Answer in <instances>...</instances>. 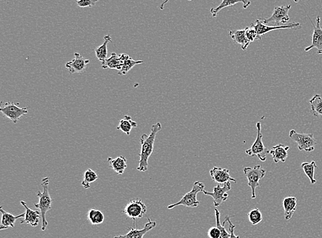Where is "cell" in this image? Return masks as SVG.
I'll list each match as a JSON object with an SVG mask.
<instances>
[{
	"instance_id": "cell-17",
	"label": "cell",
	"mask_w": 322,
	"mask_h": 238,
	"mask_svg": "<svg viewBox=\"0 0 322 238\" xmlns=\"http://www.w3.org/2000/svg\"><path fill=\"white\" fill-rule=\"evenodd\" d=\"M126 56V54L123 53L118 55L116 53H112L111 56L102 63V68L103 69H115L121 71Z\"/></svg>"
},
{
	"instance_id": "cell-13",
	"label": "cell",
	"mask_w": 322,
	"mask_h": 238,
	"mask_svg": "<svg viewBox=\"0 0 322 238\" xmlns=\"http://www.w3.org/2000/svg\"><path fill=\"white\" fill-rule=\"evenodd\" d=\"M74 56V60L65 64L66 68L68 69L70 74L84 72L86 67L90 64V60H85L84 57L78 53H75Z\"/></svg>"
},
{
	"instance_id": "cell-27",
	"label": "cell",
	"mask_w": 322,
	"mask_h": 238,
	"mask_svg": "<svg viewBox=\"0 0 322 238\" xmlns=\"http://www.w3.org/2000/svg\"><path fill=\"white\" fill-rule=\"evenodd\" d=\"M301 168L304 170V173L309 178L311 185H315L317 183V180L315 178V173L316 169L318 168L316 163L315 161L310 163H303L301 165Z\"/></svg>"
},
{
	"instance_id": "cell-25",
	"label": "cell",
	"mask_w": 322,
	"mask_h": 238,
	"mask_svg": "<svg viewBox=\"0 0 322 238\" xmlns=\"http://www.w3.org/2000/svg\"><path fill=\"white\" fill-rule=\"evenodd\" d=\"M311 111L313 116L322 119V97L321 95H316L309 101Z\"/></svg>"
},
{
	"instance_id": "cell-36",
	"label": "cell",
	"mask_w": 322,
	"mask_h": 238,
	"mask_svg": "<svg viewBox=\"0 0 322 238\" xmlns=\"http://www.w3.org/2000/svg\"><path fill=\"white\" fill-rule=\"evenodd\" d=\"M231 216H228L227 222L229 223V234H230V237L229 238H240L239 236L235 235L234 229L236 226L233 225L230 221V218Z\"/></svg>"
},
{
	"instance_id": "cell-20",
	"label": "cell",
	"mask_w": 322,
	"mask_h": 238,
	"mask_svg": "<svg viewBox=\"0 0 322 238\" xmlns=\"http://www.w3.org/2000/svg\"><path fill=\"white\" fill-rule=\"evenodd\" d=\"M108 163L109 168L118 175L123 174L127 168V160L124 156H118L115 159L109 157L108 159Z\"/></svg>"
},
{
	"instance_id": "cell-38",
	"label": "cell",
	"mask_w": 322,
	"mask_h": 238,
	"mask_svg": "<svg viewBox=\"0 0 322 238\" xmlns=\"http://www.w3.org/2000/svg\"><path fill=\"white\" fill-rule=\"evenodd\" d=\"M294 1H295V3H298L299 1V0H293Z\"/></svg>"
},
{
	"instance_id": "cell-30",
	"label": "cell",
	"mask_w": 322,
	"mask_h": 238,
	"mask_svg": "<svg viewBox=\"0 0 322 238\" xmlns=\"http://www.w3.org/2000/svg\"><path fill=\"white\" fill-rule=\"evenodd\" d=\"M98 179V175L94 170L88 169L84 173V178L82 181L81 185L85 189L90 188V184L97 181Z\"/></svg>"
},
{
	"instance_id": "cell-28",
	"label": "cell",
	"mask_w": 322,
	"mask_h": 238,
	"mask_svg": "<svg viewBox=\"0 0 322 238\" xmlns=\"http://www.w3.org/2000/svg\"><path fill=\"white\" fill-rule=\"evenodd\" d=\"M88 219L89 221L91 222L92 225H100L104 221V215L100 210L92 208L88 212Z\"/></svg>"
},
{
	"instance_id": "cell-16",
	"label": "cell",
	"mask_w": 322,
	"mask_h": 238,
	"mask_svg": "<svg viewBox=\"0 0 322 238\" xmlns=\"http://www.w3.org/2000/svg\"><path fill=\"white\" fill-rule=\"evenodd\" d=\"M21 204L26 208V215L23 220H21L20 224H29L32 227H36L41 218V211L31 209L24 201H21Z\"/></svg>"
},
{
	"instance_id": "cell-12",
	"label": "cell",
	"mask_w": 322,
	"mask_h": 238,
	"mask_svg": "<svg viewBox=\"0 0 322 238\" xmlns=\"http://www.w3.org/2000/svg\"><path fill=\"white\" fill-rule=\"evenodd\" d=\"M156 227V222L152 221L150 218H148V222L146 224L143 229H138L135 228V225L133 227L129 228V232L125 235H120L115 236L114 238H143L144 236L150 231Z\"/></svg>"
},
{
	"instance_id": "cell-35",
	"label": "cell",
	"mask_w": 322,
	"mask_h": 238,
	"mask_svg": "<svg viewBox=\"0 0 322 238\" xmlns=\"http://www.w3.org/2000/svg\"><path fill=\"white\" fill-rule=\"evenodd\" d=\"M208 236L209 238H220L221 230L218 227H211L208 230Z\"/></svg>"
},
{
	"instance_id": "cell-6",
	"label": "cell",
	"mask_w": 322,
	"mask_h": 238,
	"mask_svg": "<svg viewBox=\"0 0 322 238\" xmlns=\"http://www.w3.org/2000/svg\"><path fill=\"white\" fill-rule=\"evenodd\" d=\"M245 176L248 180V186L252 189V199H255L256 189L260 187V180L266 175V170L258 165L254 168H245L243 169Z\"/></svg>"
},
{
	"instance_id": "cell-39",
	"label": "cell",
	"mask_w": 322,
	"mask_h": 238,
	"mask_svg": "<svg viewBox=\"0 0 322 238\" xmlns=\"http://www.w3.org/2000/svg\"><path fill=\"white\" fill-rule=\"evenodd\" d=\"M80 1V0H76V1Z\"/></svg>"
},
{
	"instance_id": "cell-7",
	"label": "cell",
	"mask_w": 322,
	"mask_h": 238,
	"mask_svg": "<svg viewBox=\"0 0 322 238\" xmlns=\"http://www.w3.org/2000/svg\"><path fill=\"white\" fill-rule=\"evenodd\" d=\"M147 208L141 199L130 200L124 208V213L134 222L137 219L142 218L147 213Z\"/></svg>"
},
{
	"instance_id": "cell-24",
	"label": "cell",
	"mask_w": 322,
	"mask_h": 238,
	"mask_svg": "<svg viewBox=\"0 0 322 238\" xmlns=\"http://www.w3.org/2000/svg\"><path fill=\"white\" fill-rule=\"evenodd\" d=\"M137 123L133 121L130 116H125L123 119L120 121L117 129L126 134L127 136H129L132 129L134 128H137Z\"/></svg>"
},
{
	"instance_id": "cell-29",
	"label": "cell",
	"mask_w": 322,
	"mask_h": 238,
	"mask_svg": "<svg viewBox=\"0 0 322 238\" xmlns=\"http://www.w3.org/2000/svg\"><path fill=\"white\" fill-rule=\"evenodd\" d=\"M142 63H144L143 61L133 60L131 57H130L128 55H127V56L125 59L124 64H123V67H122L121 70L119 71L118 74H121V75H125V74H127V73L129 72L130 69L133 68L135 66Z\"/></svg>"
},
{
	"instance_id": "cell-21",
	"label": "cell",
	"mask_w": 322,
	"mask_h": 238,
	"mask_svg": "<svg viewBox=\"0 0 322 238\" xmlns=\"http://www.w3.org/2000/svg\"><path fill=\"white\" fill-rule=\"evenodd\" d=\"M283 208L285 210V218L290 220L297 209V199L294 196L285 198L283 200Z\"/></svg>"
},
{
	"instance_id": "cell-8",
	"label": "cell",
	"mask_w": 322,
	"mask_h": 238,
	"mask_svg": "<svg viewBox=\"0 0 322 238\" xmlns=\"http://www.w3.org/2000/svg\"><path fill=\"white\" fill-rule=\"evenodd\" d=\"M0 111L3 115L9 119L15 124L20 119L21 117L26 115L29 112L27 107H20L15 105L13 102H8L6 103H1Z\"/></svg>"
},
{
	"instance_id": "cell-14",
	"label": "cell",
	"mask_w": 322,
	"mask_h": 238,
	"mask_svg": "<svg viewBox=\"0 0 322 238\" xmlns=\"http://www.w3.org/2000/svg\"><path fill=\"white\" fill-rule=\"evenodd\" d=\"M311 24L313 26V41L311 46L306 47L305 48L306 52H309V50L313 48H316L318 49V54L322 55V29L320 27V17L318 16L316 19V25L311 22Z\"/></svg>"
},
{
	"instance_id": "cell-26",
	"label": "cell",
	"mask_w": 322,
	"mask_h": 238,
	"mask_svg": "<svg viewBox=\"0 0 322 238\" xmlns=\"http://www.w3.org/2000/svg\"><path fill=\"white\" fill-rule=\"evenodd\" d=\"M104 42L101 46L97 47L95 50L96 56L100 62L103 63L107 60V44L112 41L111 36L107 34L104 37Z\"/></svg>"
},
{
	"instance_id": "cell-9",
	"label": "cell",
	"mask_w": 322,
	"mask_h": 238,
	"mask_svg": "<svg viewBox=\"0 0 322 238\" xmlns=\"http://www.w3.org/2000/svg\"><path fill=\"white\" fill-rule=\"evenodd\" d=\"M231 189V182H227L223 185L218 184L217 186L214 187L212 192H208L204 190L203 193L205 195L211 196L214 200V205L215 207H218L223 203L227 201L229 197L227 192H229Z\"/></svg>"
},
{
	"instance_id": "cell-5",
	"label": "cell",
	"mask_w": 322,
	"mask_h": 238,
	"mask_svg": "<svg viewBox=\"0 0 322 238\" xmlns=\"http://www.w3.org/2000/svg\"><path fill=\"white\" fill-rule=\"evenodd\" d=\"M290 137L296 142L299 151L312 152L316 149L317 142L313 134L298 133L295 130H291Z\"/></svg>"
},
{
	"instance_id": "cell-32",
	"label": "cell",
	"mask_w": 322,
	"mask_h": 238,
	"mask_svg": "<svg viewBox=\"0 0 322 238\" xmlns=\"http://www.w3.org/2000/svg\"><path fill=\"white\" fill-rule=\"evenodd\" d=\"M249 221L253 225L260 224L262 220V213L258 208H253L248 213Z\"/></svg>"
},
{
	"instance_id": "cell-4",
	"label": "cell",
	"mask_w": 322,
	"mask_h": 238,
	"mask_svg": "<svg viewBox=\"0 0 322 238\" xmlns=\"http://www.w3.org/2000/svg\"><path fill=\"white\" fill-rule=\"evenodd\" d=\"M261 127H262L261 123L258 122L257 123V138H256L253 145L251 146L250 149H247L245 153L250 156H257L260 161L264 162L267 160V155L270 152V150L264 146L263 141H262L263 135L261 133Z\"/></svg>"
},
{
	"instance_id": "cell-34",
	"label": "cell",
	"mask_w": 322,
	"mask_h": 238,
	"mask_svg": "<svg viewBox=\"0 0 322 238\" xmlns=\"http://www.w3.org/2000/svg\"><path fill=\"white\" fill-rule=\"evenodd\" d=\"M99 0H80V1H76V4L81 8H85V7H92L95 6L96 3L98 2Z\"/></svg>"
},
{
	"instance_id": "cell-18",
	"label": "cell",
	"mask_w": 322,
	"mask_h": 238,
	"mask_svg": "<svg viewBox=\"0 0 322 238\" xmlns=\"http://www.w3.org/2000/svg\"><path fill=\"white\" fill-rule=\"evenodd\" d=\"M290 146L278 144V145L273 146L269 154L272 156L275 163H285L288 157V151L290 150Z\"/></svg>"
},
{
	"instance_id": "cell-37",
	"label": "cell",
	"mask_w": 322,
	"mask_h": 238,
	"mask_svg": "<svg viewBox=\"0 0 322 238\" xmlns=\"http://www.w3.org/2000/svg\"><path fill=\"white\" fill-rule=\"evenodd\" d=\"M169 1V0H166V1H163L162 3H161V5H160V9L161 10H163L164 9V5L166 4L168 1ZM189 1H192V0H189Z\"/></svg>"
},
{
	"instance_id": "cell-3",
	"label": "cell",
	"mask_w": 322,
	"mask_h": 238,
	"mask_svg": "<svg viewBox=\"0 0 322 238\" xmlns=\"http://www.w3.org/2000/svg\"><path fill=\"white\" fill-rule=\"evenodd\" d=\"M205 189V185L202 182L196 181L194 182L192 189L183 196L179 202L170 204L168 206V209L176 207L177 206H185L186 207L196 208L199 205V201L196 199V196L199 192H203Z\"/></svg>"
},
{
	"instance_id": "cell-23",
	"label": "cell",
	"mask_w": 322,
	"mask_h": 238,
	"mask_svg": "<svg viewBox=\"0 0 322 238\" xmlns=\"http://www.w3.org/2000/svg\"><path fill=\"white\" fill-rule=\"evenodd\" d=\"M238 3H243V8L245 9H246L251 5V1H249V0H223L219 6L210 9V13L212 14V16L216 17L217 16L219 12L224 9V8H226V7L234 6V5Z\"/></svg>"
},
{
	"instance_id": "cell-10",
	"label": "cell",
	"mask_w": 322,
	"mask_h": 238,
	"mask_svg": "<svg viewBox=\"0 0 322 238\" xmlns=\"http://www.w3.org/2000/svg\"><path fill=\"white\" fill-rule=\"evenodd\" d=\"M291 6L287 5V6H277L273 10L272 15L267 19H260L264 24H268L271 22H274V26H280V24H286L290 20L289 16V11H290Z\"/></svg>"
},
{
	"instance_id": "cell-31",
	"label": "cell",
	"mask_w": 322,
	"mask_h": 238,
	"mask_svg": "<svg viewBox=\"0 0 322 238\" xmlns=\"http://www.w3.org/2000/svg\"><path fill=\"white\" fill-rule=\"evenodd\" d=\"M215 218H216V222H217V227H218L221 230V237L220 238H229L230 237V234L227 232L226 230L225 226L226 222H227L228 216L225 217V219L224 223L223 225L221 224L220 222V216L221 213L219 212V210L217 208H215Z\"/></svg>"
},
{
	"instance_id": "cell-11",
	"label": "cell",
	"mask_w": 322,
	"mask_h": 238,
	"mask_svg": "<svg viewBox=\"0 0 322 238\" xmlns=\"http://www.w3.org/2000/svg\"><path fill=\"white\" fill-rule=\"evenodd\" d=\"M254 27L255 28L258 34V38L261 39V36L264 34L275 30H279V29H301V24L299 23H290L285 26H267L260 20H257L256 24H254Z\"/></svg>"
},
{
	"instance_id": "cell-15",
	"label": "cell",
	"mask_w": 322,
	"mask_h": 238,
	"mask_svg": "<svg viewBox=\"0 0 322 238\" xmlns=\"http://www.w3.org/2000/svg\"><path fill=\"white\" fill-rule=\"evenodd\" d=\"M210 176L214 182L218 184H225L227 182H234L236 183V179L232 178L229 174V170L215 167L210 171Z\"/></svg>"
},
{
	"instance_id": "cell-33",
	"label": "cell",
	"mask_w": 322,
	"mask_h": 238,
	"mask_svg": "<svg viewBox=\"0 0 322 238\" xmlns=\"http://www.w3.org/2000/svg\"><path fill=\"white\" fill-rule=\"evenodd\" d=\"M245 30L247 37L250 40V42H253L255 40H258L257 32L254 27L253 24H251L250 27L245 28Z\"/></svg>"
},
{
	"instance_id": "cell-2",
	"label": "cell",
	"mask_w": 322,
	"mask_h": 238,
	"mask_svg": "<svg viewBox=\"0 0 322 238\" xmlns=\"http://www.w3.org/2000/svg\"><path fill=\"white\" fill-rule=\"evenodd\" d=\"M49 182L50 178L46 177L42 179L41 185L43 188V192H41L38 191L37 197L39 199V203L37 204H34V206L36 208H39L41 213V220H42V227L41 230L45 231L48 226V222L46 218L47 212L49 211L52 208V200L49 194Z\"/></svg>"
},
{
	"instance_id": "cell-22",
	"label": "cell",
	"mask_w": 322,
	"mask_h": 238,
	"mask_svg": "<svg viewBox=\"0 0 322 238\" xmlns=\"http://www.w3.org/2000/svg\"><path fill=\"white\" fill-rule=\"evenodd\" d=\"M229 36L235 43L241 46L242 50H245L250 46V41L246 36L245 29L243 30L230 31Z\"/></svg>"
},
{
	"instance_id": "cell-1",
	"label": "cell",
	"mask_w": 322,
	"mask_h": 238,
	"mask_svg": "<svg viewBox=\"0 0 322 238\" xmlns=\"http://www.w3.org/2000/svg\"><path fill=\"white\" fill-rule=\"evenodd\" d=\"M161 130V124L160 122L153 125L149 135L144 134L141 136V150L138 156H140L139 166L137 170L139 171H147L149 168V159L153 154L154 149V144L156 141L157 134Z\"/></svg>"
},
{
	"instance_id": "cell-19",
	"label": "cell",
	"mask_w": 322,
	"mask_h": 238,
	"mask_svg": "<svg viewBox=\"0 0 322 238\" xmlns=\"http://www.w3.org/2000/svg\"><path fill=\"white\" fill-rule=\"evenodd\" d=\"M0 211H1V214H2V218H1V225L0 227V229L1 230H3V229H7L12 227L13 228L15 227V222L17 220H18L19 218H23L25 217L26 213H24L22 214L19 215H13L11 213H8L4 210L3 209V206H1L0 208Z\"/></svg>"
}]
</instances>
